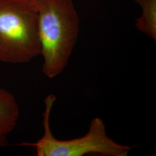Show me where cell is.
<instances>
[{
  "label": "cell",
  "instance_id": "6da1fadb",
  "mask_svg": "<svg viewBox=\"0 0 156 156\" xmlns=\"http://www.w3.org/2000/svg\"><path fill=\"white\" fill-rule=\"evenodd\" d=\"M38 12L42 72L53 78L67 67L76 45L79 17L72 0H34Z\"/></svg>",
  "mask_w": 156,
  "mask_h": 156
},
{
  "label": "cell",
  "instance_id": "7a4b0ae2",
  "mask_svg": "<svg viewBox=\"0 0 156 156\" xmlns=\"http://www.w3.org/2000/svg\"><path fill=\"white\" fill-rule=\"evenodd\" d=\"M41 53L34 0H0V62L25 63Z\"/></svg>",
  "mask_w": 156,
  "mask_h": 156
},
{
  "label": "cell",
  "instance_id": "3957f363",
  "mask_svg": "<svg viewBox=\"0 0 156 156\" xmlns=\"http://www.w3.org/2000/svg\"><path fill=\"white\" fill-rule=\"evenodd\" d=\"M56 98L53 94L45 100L42 114L44 134L36 143H23L22 145L36 147L38 156H82L90 153L101 156H127L131 147L120 145L108 136L102 120L95 117L90 124L87 133L73 140H59L53 135L50 127L51 111Z\"/></svg>",
  "mask_w": 156,
  "mask_h": 156
},
{
  "label": "cell",
  "instance_id": "277c9868",
  "mask_svg": "<svg viewBox=\"0 0 156 156\" xmlns=\"http://www.w3.org/2000/svg\"><path fill=\"white\" fill-rule=\"evenodd\" d=\"M19 116V106L15 96L0 87V147L8 145V136L16 127Z\"/></svg>",
  "mask_w": 156,
  "mask_h": 156
},
{
  "label": "cell",
  "instance_id": "5b68a950",
  "mask_svg": "<svg viewBox=\"0 0 156 156\" xmlns=\"http://www.w3.org/2000/svg\"><path fill=\"white\" fill-rule=\"evenodd\" d=\"M141 6L142 13L135 20V27L156 41V0H133Z\"/></svg>",
  "mask_w": 156,
  "mask_h": 156
}]
</instances>
